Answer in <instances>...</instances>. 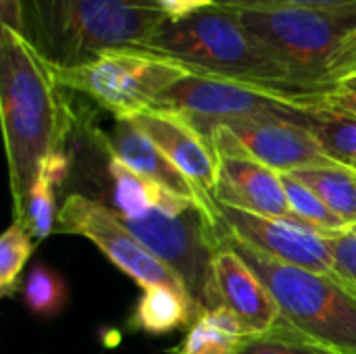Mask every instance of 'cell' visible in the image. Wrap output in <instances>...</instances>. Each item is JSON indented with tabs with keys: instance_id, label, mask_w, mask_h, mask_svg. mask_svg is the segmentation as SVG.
<instances>
[{
	"instance_id": "1",
	"label": "cell",
	"mask_w": 356,
	"mask_h": 354,
	"mask_svg": "<svg viewBox=\"0 0 356 354\" xmlns=\"http://www.w3.org/2000/svg\"><path fill=\"white\" fill-rule=\"evenodd\" d=\"M54 67L19 33L0 27V117L8 161L15 219L42 163L65 150L77 117Z\"/></svg>"
},
{
	"instance_id": "2",
	"label": "cell",
	"mask_w": 356,
	"mask_h": 354,
	"mask_svg": "<svg viewBox=\"0 0 356 354\" xmlns=\"http://www.w3.org/2000/svg\"><path fill=\"white\" fill-rule=\"evenodd\" d=\"M25 40L54 67L142 48L167 19L156 0H23Z\"/></svg>"
},
{
	"instance_id": "3",
	"label": "cell",
	"mask_w": 356,
	"mask_h": 354,
	"mask_svg": "<svg viewBox=\"0 0 356 354\" xmlns=\"http://www.w3.org/2000/svg\"><path fill=\"white\" fill-rule=\"evenodd\" d=\"M140 50L171 58L198 75L325 94L300 86L288 67L244 25L236 8L213 6L184 19H165Z\"/></svg>"
},
{
	"instance_id": "4",
	"label": "cell",
	"mask_w": 356,
	"mask_h": 354,
	"mask_svg": "<svg viewBox=\"0 0 356 354\" xmlns=\"http://www.w3.org/2000/svg\"><path fill=\"white\" fill-rule=\"evenodd\" d=\"M219 244L240 252L275 296L284 319L342 354H356V284L346 275L315 273L273 261L229 236L221 223Z\"/></svg>"
},
{
	"instance_id": "5",
	"label": "cell",
	"mask_w": 356,
	"mask_h": 354,
	"mask_svg": "<svg viewBox=\"0 0 356 354\" xmlns=\"http://www.w3.org/2000/svg\"><path fill=\"white\" fill-rule=\"evenodd\" d=\"M244 25L288 67L294 79L315 92H330V67L356 31V6L238 10Z\"/></svg>"
},
{
	"instance_id": "6",
	"label": "cell",
	"mask_w": 356,
	"mask_h": 354,
	"mask_svg": "<svg viewBox=\"0 0 356 354\" xmlns=\"http://www.w3.org/2000/svg\"><path fill=\"white\" fill-rule=\"evenodd\" d=\"M65 90L83 94L115 119H134L156 106L159 98L190 71L140 48L106 50L90 63L54 69Z\"/></svg>"
},
{
	"instance_id": "7",
	"label": "cell",
	"mask_w": 356,
	"mask_h": 354,
	"mask_svg": "<svg viewBox=\"0 0 356 354\" xmlns=\"http://www.w3.org/2000/svg\"><path fill=\"white\" fill-rule=\"evenodd\" d=\"M117 217L184 282L196 319L202 311L213 309V257L219 248L217 215L190 207L179 213L152 209L138 219Z\"/></svg>"
},
{
	"instance_id": "8",
	"label": "cell",
	"mask_w": 356,
	"mask_h": 354,
	"mask_svg": "<svg viewBox=\"0 0 356 354\" xmlns=\"http://www.w3.org/2000/svg\"><path fill=\"white\" fill-rule=\"evenodd\" d=\"M325 94L290 92L248 81L190 73L171 86L154 108L175 111L196 127L234 119L277 117L300 123L311 106L323 102Z\"/></svg>"
},
{
	"instance_id": "9",
	"label": "cell",
	"mask_w": 356,
	"mask_h": 354,
	"mask_svg": "<svg viewBox=\"0 0 356 354\" xmlns=\"http://www.w3.org/2000/svg\"><path fill=\"white\" fill-rule=\"evenodd\" d=\"M54 232L73 234L90 240L115 267L129 275L138 286H142V290L150 286H167L190 300L184 282L119 221L113 209L83 194H69L58 209Z\"/></svg>"
},
{
	"instance_id": "10",
	"label": "cell",
	"mask_w": 356,
	"mask_h": 354,
	"mask_svg": "<svg viewBox=\"0 0 356 354\" xmlns=\"http://www.w3.org/2000/svg\"><path fill=\"white\" fill-rule=\"evenodd\" d=\"M198 131L217 156V204L300 223L290 207L282 173L250 156L225 125L213 123L198 127Z\"/></svg>"
},
{
	"instance_id": "11",
	"label": "cell",
	"mask_w": 356,
	"mask_h": 354,
	"mask_svg": "<svg viewBox=\"0 0 356 354\" xmlns=\"http://www.w3.org/2000/svg\"><path fill=\"white\" fill-rule=\"evenodd\" d=\"M217 219L238 242L273 261L315 273H338L325 234L313 227L288 219L254 215L225 204H217Z\"/></svg>"
},
{
	"instance_id": "12",
	"label": "cell",
	"mask_w": 356,
	"mask_h": 354,
	"mask_svg": "<svg viewBox=\"0 0 356 354\" xmlns=\"http://www.w3.org/2000/svg\"><path fill=\"white\" fill-rule=\"evenodd\" d=\"M221 125L234 134L250 156L277 173H294L313 167H340L323 152L317 138L300 123L277 117H259L234 119Z\"/></svg>"
},
{
	"instance_id": "13",
	"label": "cell",
	"mask_w": 356,
	"mask_h": 354,
	"mask_svg": "<svg viewBox=\"0 0 356 354\" xmlns=\"http://www.w3.org/2000/svg\"><path fill=\"white\" fill-rule=\"evenodd\" d=\"M229 309L246 336L261 334L284 321L282 309L263 280L234 248L219 244L213 257V309Z\"/></svg>"
},
{
	"instance_id": "14",
	"label": "cell",
	"mask_w": 356,
	"mask_h": 354,
	"mask_svg": "<svg viewBox=\"0 0 356 354\" xmlns=\"http://www.w3.org/2000/svg\"><path fill=\"white\" fill-rule=\"evenodd\" d=\"M92 138L102 146L106 156L121 161L136 173L148 177L161 188L192 200L200 209L217 215V204L204 196L165 154L163 150L136 125L134 119H115L111 131L94 129Z\"/></svg>"
},
{
	"instance_id": "15",
	"label": "cell",
	"mask_w": 356,
	"mask_h": 354,
	"mask_svg": "<svg viewBox=\"0 0 356 354\" xmlns=\"http://www.w3.org/2000/svg\"><path fill=\"white\" fill-rule=\"evenodd\" d=\"M134 121L204 196L215 200L217 156L188 117L175 111L150 108Z\"/></svg>"
},
{
	"instance_id": "16",
	"label": "cell",
	"mask_w": 356,
	"mask_h": 354,
	"mask_svg": "<svg viewBox=\"0 0 356 354\" xmlns=\"http://www.w3.org/2000/svg\"><path fill=\"white\" fill-rule=\"evenodd\" d=\"M108 173L113 177L115 213L121 217L138 219V217H144L146 213H150L152 209H167V211L179 213L190 207H198L192 200H186V198L161 188L159 184L150 182L148 177L136 173L134 169H129L127 165H123L121 161L111 159V156H108Z\"/></svg>"
},
{
	"instance_id": "17",
	"label": "cell",
	"mask_w": 356,
	"mask_h": 354,
	"mask_svg": "<svg viewBox=\"0 0 356 354\" xmlns=\"http://www.w3.org/2000/svg\"><path fill=\"white\" fill-rule=\"evenodd\" d=\"M67 171H69L67 152L60 150V152L50 154L40 167V173L27 194L21 217L15 219L27 227V232L31 234L35 242L50 236V232H54L56 227L58 213L54 204V190L56 186L63 184V179L67 177Z\"/></svg>"
},
{
	"instance_id": "18",
	"label": "cell",
	"mask_w": 356,
	"mask_h": 354,
	"mask_svg": "<svg viewBox=\"0 0 356 354\" xmlns=\"http://www.w3.org/2000/svg\"><path fill=\"white\" fill-rule=\"evenodd\" d=\"M244 338L242 321L229 309L217 307L202 311L186 338L169 354H234Z\"/></svg>"
},
{
	"instance_id": "19",
	"label": "cell",
	"mask_w": 356,
	"mask_h": 354,
	"mask_svg": "<svg viewBox=\"0 0 356 354\" xmlns=\"http://www.w3.org/2000/svg\"><path fill=\"white\" fill-rule=\"evenodd\" d=\"M300 125L317 138L323 152L336 165L356 173V115L321 102L305 113Z\"/></svg>"
},
{
	"instance_id": "20",
	"label": "cell",
	"mask_w": 356,
	"mask_h": 354,
	"mask_svg": "<svg viewBox=\"0 0 356 354\" xmlns=\"http://www.w3.org/2000/svg\"><path fill=\"white\" fill-rule=\"evenodd\" d=\"M194 321L196 315L190 300L167 286L146 288L131 315V325L150 336H163Z\"/></svg>"
},
{
	"instance_id": "21",
	"label": "cell",
	"mask_w": 356,
	"mask_h": 354,
	"mask_svg": "<svg viewBox=\"0 0 356 354\" xmlns=\"http://www.w3.org/2000/svg\"><path fill=\"white\" fill-rule=\"evenodd\" d=\"M309 186L348 227L356 223V173L344 167H313L290 173Z\"/></svg>"
},
{
	"instance_id": "22",
	"label": "cell",
	"mask_w": 356,
	"mask_h": 354,
	"mask_svg": "<svg viewBox=\"0 0 356 354\" xmlns=\"http://www.w3.org/2000/svg\"><path fill=\"white\" fill-rule=\"evenodd\" d=\"M234 354H342L302 334L286 319L275 328L246 336Z\"/></svg>"
},
{
	"instance_id": "23",
	"label": "cell",
	"mask_w": 356,
	"mask_h": 354,
	"mask_svg": "<svg viewBox=\"0 0 356 354\" xmlns=\"http://www.w3.org/2000/svg\"><path fill=\"white\" fill-rule=\"evenodd\" d=\"M282 179H284V188H286L290 207L302 225L313 227L325 236L348 232V225L336 213H332L327 209V204L309 186H305L290 173H282Z\"/></svg>"
},
{
	"instance_id": "24",
	"label": "cell",
	"mask_w": 356,
	"mask_h": 354,
	"mask_svg": "<svg viewBox=\"0 0 356 354\" xmlns=\"http://www.w3.org/2000/svg\"><path fill=\"white\" fill-rule=\"evenodd\" d=\"M35 240L21 221H13L0 238V292L13 296L17 292L19 275L33 252Z\"/></svg>"
},
{
	"instance_id": "25",
	"label": "cell",
	"mask_w": 356,
	"mask_h": 354,
	"mask_svg": "<svg viewBox=\"0 0 356 354\" xmlns=\"http://www.w3.org/2000/svg\"><path fill=\"white\" fill-rule=\"evenodd\" d=\"M23 296L31 313H35L38 317H52L65 307L67 288L54 271L38 265L29 271L25 280Z\"/></svg>"
},
{
	"instance_id": "26",
	"label": "cell",
	"mask_w": 356,
	"mask_h": 354,
	"mask_svg": "<svg viewBox=\"0 0 356 354\" xmlns=\"http://www.w3.org/2000/svg\"><path fill=\"white\" fill-rule=\"evenodd\" d=\"M217 6L236 10H275V8H342L356 6V0H217Z\"/></svg>"
},
{
	"instance_id": "27",
	"label": "cell",
	"mask_w": 356,
	"mask_h": 354,
	"mask_svg": "<svg viewBox=\"0 0 356 354\" xmlns=\"http://www.w3.org/2000/svg\"><path fill=\"white\" fill-rule=\"evenodd\" d=\"M325 238L334 252L338 271L356 284V236L353 232H340Z\"/></svg>"
},
{
	"instance_id": "28",
	"label": "cell",
	"mask_w": 356,
	"mask_h": 354,
	"mask_svg": "<svg viewBox=\"0 0 356 354\" xmlns=\"http://www.w3.org/2000/svg\"><path fill=\"white\" fill-rule=\"evenodd\" d=\"M348 79H356V31L344 42V46L334 56L332 67H330L332 86H338Z\"/></svg>"
},
{
	"instance_id": "29",
	"label": "cell",
	"mask_w": 356,
	"mask_h": 354,
	"mask_svg": "<svg viewBox=\"0 0 356 354\" xmlns=\"http://www.w3.org/2000/svg\"><path fill=\"white\" fill-rule=\"evenodd\" d=\"M323 104L356 115V79L342 81L338 86H334L330 92H325L323 96Z\"/></svg>"
},
{
	"instance_id": "30",
	"label": "cell",
	"mask_w": 356,
	"mask_h": 354,
	"mask_svg": "<svg viewBox=\"0 0 356 354\" xmlns=\"http://www.w3.org/2000/svg\"><path fill=\"white\" fill-rule=\"evenodd\" d=\"M167 19H184L217 6V0H156Z\"/></svg>"
},
{
	"instance_id": "31",
	"label": "cell",
	"mask_w": 356,
	"mask_h": 354,
	"mask_svg": "<svg viewBox=\"0 0 356 354\" xmlns=\"http://www.w3.org/2000/svg\"><path fill=\"white\" fill-rule=\"evenodd\" d=\"M0 27H6L19 35H25L23 0H0Z\"/></svg>"
},
{
	"instance_id": "32",
	"label": "cell",
	"mask_w": 356,
	"mask_h": 354,
	"mask_svg": "<svg viewBox=\"0 0 356 354\" xmlns=\"http://www.w3.org/2000/svg\"><path fill=\"white\" fill-rule=\"evenodd\" d=\"M348 232H353V234L356 236V223H355V225H350V227H348Z\"/></svg>"
}]
</instances>
